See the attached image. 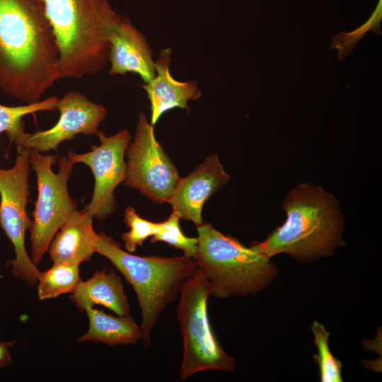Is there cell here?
I'll use <instances>...</instances> for the list:
<instances>
[{"mask_svg": "<svg viewBox=\"0 0 382 382\" xmlns=\"http://www.w3.org/2000/svg\"><path fill=\"white\" fill-rule=\"evenodd\" d=\"M60 79L52 29L35 0H0V89L27 104Z\"/></svg>", "mask_w": 382, "mask_h": 382, "instance_id": "1", "label": "cell"}, {"mask_svg": "<svg viewBox=\"0 0 382 382\" xmlns=\"http://www.w3.org/2000/svg\"><path fill=\"white\" fill-rule=\"evenodd\" d=\"M55 36L59 79L96 74L108 62L109 37L121 16L108 0H35Z\"/></svg>", "mask_w": 382, "mask_h": 382, "instance_id": "2", "label": "cell"}, {"mask_svg": "<svg viewBox=\"0 0 382 382\" xmlns=\"http://www.w3.org/2000/svg\"><path fill=\"white\" fill-rule=\"evenodd\" d=\"M284 223L253 245L267 257L286 253L299 261L332 255L344 244L342 218L335 197L320 187L300 184L282 205Z\"/></svg>", "mask_w": 382, "mask_h": 382, "instance_id": "3", "label": "cell"}, {"mask_svg": "<svg viewBox=\"0 0 382 382\" xmlns=\"http://www.w3.org/2000/svg\"><path fill=\"white\" fill-rule=\"evenodd\" d=\"M97 245V253L109 260L133 286L141 313L143 344L149 346L150 333L161 314L175 300L183 282L197 270L195 259L135 255L104 233L98 234Z\"/></svg>", "mask_w": 382, "mask_h": 382, "instance_id": "4", "label": "cell"}, {"mask_svg": "<svg viewBox=\"0 0 382 382\" xmlns=\"http://www.w3.org/2000/svg\"><path fill=\"white\" fill-rule=\"evenodd\" d=\"M198 269L208 281L210 296L218 299L254 294L277 274L270 258L254 245L248 248L209 224L197 226Z\"/></svg>", "mask_w": 382, "mask_h": 382, "instance_id": "5", "label": "cell"}, {"mask_svg": "<svg viewBox=\"0 0 382 382\" xmlns=\"http://www.w3.org/2000/svg\"><path fill=\"white\" fill-rule=\"evenodd\" d=\"M179 292L177 318L183 342L180 379L206 370H233L236 361L221 348L211 327L207 311L210 288L199 269L183 282Z\"/></svg>", "mask_w": 382, "mask_h": 382, "instance_id": "6", "label": "cell"}, {"mask_svg": "<svg viewBox=\"0 0 382 382\" xmlns=\"http://www.w3.org/2000/svg\"><path fill=\"white\" fill-rule=\"evenodd\" d=\"M56 161L57 156L30 150V165L36 174L38 190L29 229L31 260L36 265L48 250L59 228L76 210L67 188L74 163L67 156H62L59 158V170L54 173L52 166Z\"/></svg>", "mask_w": 382, "mask_h": 382, "instance_id": "7", "label": "cell"}, {"mask_svg": "<svg viewBox=\"0 0 382 382\" xmlns=\"http://www.w3.org/2000/svg\"><path fill=\"white\" fill-rule=\"evenodd\" d=\"M30 150L18 148L11 168H0V225L11 242L15 258L10 262L13 274L30 284H35L41 273L29 257L25 236L32 221L26 205L30 194L28 175Z\"/></svg>", "mask_w": 382, "mask_h": 382, "instance_id": "8", "label": "cell"}, {"mask_svg": "<svg viewBox=\"0 0 382 382\" xmlns=\"http://www.w3.org/2000/svg\"><path fill=\"white\" fill-rule=\"evenodd\" d=\"M125 154V185L137 189L155 203H168L180 177L144 112L138 115L134 141Z\"/></svg>", "mask_w": 382, "mask_h": 382, "instance_id": "9", "label": "cell"}, {"mask_svg": "<svg viewBox=\"0 0 382 382\" xmlns=\"http://www.w3.org/2000/svg\"><path fill=\"white\" fill-rule=\"evenodd\" d=\"M97 136L100 144L92 145L91 151H69L67 156L74 163H84L91 170L95 180L93 192L84 209L93 217L104 220L117 207L114 191L125 179V155L132 136L125 129L108 137L99 130Z\"/></svg>", "mask_w": 382, "mask_h": 382, "instance_id": "10", "label": "cell"}, {"mask_svg": "<svg viewBox=\"0 0 382 382\" xmlns=\"http://www.w3.org/2000/svg\"><path fill=\"white\" fill-rule=\"evenodd\" d=\"M57 110L59 117L52 127L33 133L23 132L13 143L17 148L39 152L56 150L62 142L77 134H97L107 114L103 105L76 91L67 92L59 98Z\"/></svg>", "mask_w": 382, "mask_h": 382, "instance_id": "11", "label": "cell"}, {"mask_svg": "<svg viewBox=\"0 0 382 382\" xmlns=\"http://www.w3.org/2000/svg\"><path fill=\"white\" fill-rule=\"evenodd\" d=\"M230 176L217 155L207 157L189 175L180 178L168 203L180 219L196 226L204 224L202 216L205 202L226 184Z\"/></svg>", "mask_w": 382, "mask_h": 382, "instance_id": "12", "label": "cell"}, {"mask_svg": "<svg viewBox=\"0 0 382 382\" xmlns=\"http://www.w3.org/2000/svg\"><path fill=\"white\" fill-rule=\"evenodd\" d=\"M109 75L133 73L144 83L155 76L153 52L144 35L129 20L121 17L109 37Z\"/></svg>", "mask_w": 382, "mask_h": 382, "instance_id": "13", "label": "cell"}, {"mask_svg": "<svg viewBox=\"0 0 382 382\" xmlns=\"http://www.w3.org/2000/svg\"><path fill=\"white\" fill-rule=\"evenodd\" d=\"M170 48L162 49L155 62V76L141 86L146 91L151 109V124L154 125L167 111L175 108L188 110L187 103L201 97L195 81H179L170 71Z\"/></svg>", "mask_w": 382, "mask_h": 382, "instance_id": "14", "label": "cell"}, {"mask_svg": "<svg viewBox=\"0 0 382 382\" xmlns=\"http://www.w3.org/2000/svg\"><path fill=\"white\" fill-rule=\"evenodd\" d=\"M93 216L85 209L74 211L59 228L48 248L53 263L80 265L97 253Z\"/></svg>", "mask_w": 382, "mask_h": 382, "instance_id": "15", "label": "cell"}, {"mask_svg": "<svg viewBox=\"0 0 382 382\" xmlns=\"http://www.w3.org/2000/svg\"><path fill=\"white\" fill-rule=\"evenodd\" d=\"M70 299L81 311L100 305L117 315H129L130 307L122 281L112 270L96 271L88 279L81 280Z\"/></svg>", "mask_w": 382, "mask_h": 382, "instance_id": "16", "label": "cell"}, {"mask_svg": "<svg viewBox=\"0 0 382 382\" xmlns=\"http://www.w3.org/2000/svg\"><path fill=\"white\" fill-rule=\"evenodd\" d=\"M85 311L89 328L77 342L91 341L114 346L135 344L142 340L141 329L130 315L113 316L93 307Z\"/></svg>", "mask_w": 382, "mask_h": 382, "instance_id": "17", "label": "cell"}, {"mask_svg": "<svg viewBox=\"0 0 382 382\" xmlns=\"http://www.w3.org/2000/svg\"><path fill=\"white\" fill-rule=\"evenodd\" d=\"M81 281L79 265L53 263L49 270L41 272L37 279L38 298L45 300L72 294Z\"/></svg>", "mask_w": 382, "mask_h": 382, "instance_id": "18", "label": "cell"}, {"mask_svg": "<svg viewBox=\"0 0 382 382\" xmlns=\"http://www.w3.org/2000/svg\"><path fill=\"white\" fill-rule=\"evenodd\" d=\"M58 99L52 96L34 103L16 107L0 104V134L6 132L9 141L13 142L24 132V116L41 111L56 110Z\"/></svg>", "mask_w": 382, "mask_h": 382, "instance_id": "19", "label": "cell"}, {"mask_svg": "<svg viewBox=\"0 0 382 382\" xmlns=\"http://www.w3.org/2000/svg\"><path fill=\"white\" fill-rule=\"evenodd\" d=\"M311 328L314 335V343L318 351L314 359L320 369V381L342 382V363L330 350L329 332L323 325L317 321L313 322Z\"/></svg>", "mask_w": 382, "mask_h": 382, "instance_id": "20", "label": "cell"}, {"mask_svg": "<svg viewBox=\"0 0 382 382\" xmlns=\"http://www.w3.org/2000/svg\"><path fill=\"white\" fill-rule=\"evenodd\" d=\"M180 217L176 212H172L169 217L160 222L158 231L151 237V242H163L182 250L184 255L195 258L198 239L186 236L182 231L180 226Z\"/></svg>", "mask_w": 382, "mask_h": 382, "instance_id": "21", "label": "cell"}, {"mask_svg": "<svg viewBox=\"0 0 382 382\" xmlns=\"http://www.w3.org/2000/svg\"><path fill=\"white\" fill-rule=\"evenodd\" d=\"M124 221L129 230L122 235L127 251L134 253L149 238L159 229L160 222H153L137 214L134 208L128 207L125 211Z\"/></svg>", "mask_w": 382, "mask_h": 382, "instance_id": "22", "label": "cell"}, {"mask_svg": "<svg viewBox=\"0 0 382 382\" xmlns=\"http://www.w3.org/2000/svg\"><path fill=\"white\" fill-rule=\"evenodd\" d=\"M381 0H379L376 9L370 18L358 29L351 33H340L337 35L332 37V44L331 47H334L338 51V57L340 60H343L349 54L357 42L363 37V35L369 30H371L381 35Z\"/></svg>", "mask_w": 382, "mask_h": 382, "instance_id": "23", "label": "cell"}, {"mask_svg": "<svg viewBox=\"0 0 382 382\" xmlns=\"http://www.w3.org/2000/svg\"><path fill=\"white\" fill-rule=\"evenodd\" d=\"M15 341L0 342V367L11 363L10 348L13 346Z\"/></svg>", "mask_w": 382, "mask_h": 382, "instance_id": "24", "label": "cell"}]
</instances>
